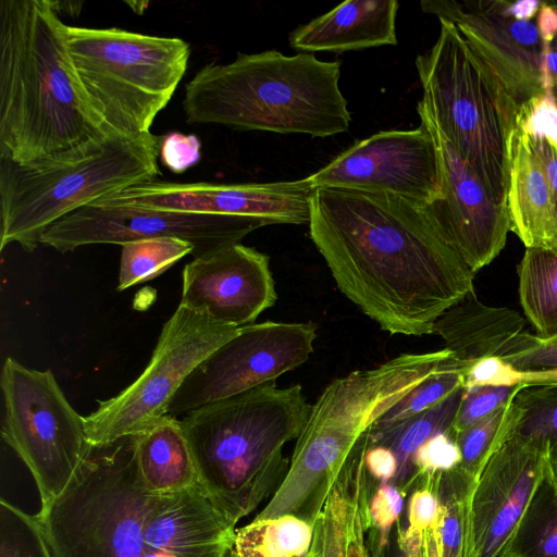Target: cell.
I'll return each instance as SVG.
<instances>
[{
    "mask_svg": "<svg viewBox=\"0 0 557 557\" xmlns=\"http://www.w3.org/2000/svg\"><path fill=\"white\" fill-rule=\"evenodd\" d=\"M453 360L446 348L401 354L330 382L310 407L283 482L255 519L294 515L314 524L362 434Z\"/></svg>",
    "mask_w": 557,
    "mask_h": 557,
    "instance_id": "6",
    "label": "cell"
},
{
    "mask_svg": "<svg viewBox=\"0 0 557 557\" xmlns=\"http://www.w3.org/2000/svg\"><path fill=\"white\" fill-rule=\"evenodd\" d=\"M460 462L461 454L453 429L429 438L414 456L418 475L450 471Z\"/></svg>",
    "mask_w": 557,
    "mask_h": 557,
    "instance_id": "38",
    "label": "cell"
},
{
    "mask_svg": "<svg viewBox=\"0 0 557 557\" xmlns=\"http://www.w3.org/2000/svg\"><path fill=\"white\" fill-rule=\"evenodd\" d=\"M66 46L88 103L110 136L150 133L186 73L178 37L66 24Z\"/></svg>",
    "mask_w": 557,
    "mask_h": 557,
    "instance_id": "8",
    "label": "cell"
},
{
    "mask_svg": "<svg viewBox=\"0 0 557 557\" xmlns=\"http://www.w3.org/2000/svg\"><path fill=\"white\" fill-rule=\"evenodd\" d=\"M224 557H237V555L234 553V550L231 548L225 555Z\"/></svg>",
    "mask_w": 557,
    "mask_h": 557,
    "instance_id": "48",
    "label": "cell"
},
{
    "mask_svg": "<svg viewBox=\"0 0 557 557\" xmlns=\"http://www.w3.org/2000/svg\"><path fill=\"white\" fill-rule=\"evenodd\" d=\"M513 397L500 409L456 434L461 454L459 467L475 480L479 479L490 458L512 433Z\"/></svg>",
    "mask_w": 557,
    "mask_h": 557,
    "instance_id": "30",
    "label": "cell"
},
{
    "mask_svg": "<svg viewBox=\"0 0 557 557\" xmlns=\"http://www.w3.org/2000/svg\"><path fill=\"white\" fill-rule=\"evenodd\" d=\"M542 2L423 0L420 7L424 13L456 25L519 108L548 94Z\"/></svg>",
    "mask_w": 557,
    "mask_h": 557,
    "instance_id": "12",
    "label": "cell"
},
{
    "mask_svg": "<svg viewBox=\"0 0 557 557\" xmlns=\"http://www.w3.org/2000/svg\"><path fill=\"white\" fill-rule=\"evenodd\" d=\"M38 517L55 557H224L236 531L200 484L172 494L148 490L136 435L90 445Z\"/></svg>",
    "mask_w": 557,
    "mask_h": 557,
    "instance_id": "2",
    "label": "cell"
},
{
    "mask_svg": "<svg viewBox=\"0 0 557 557\" xmlns=\"http://www.w3.org/2000/svg\"><path fill=\"white\" fill-rule=\"evenodd\" d=\"M417 112L433 133L442 169V197L424 210L444 240L475 273L506 245L510 232L507 202L498 199L460 157L421 100Z\"/></svg>",
    "mask_w": 557,
    "mask_h": 557,
    "instance_id": "17",
    "label": "cell"
},
{
    "mask_svg": "<svg viewBox=\"0 0 557 557\" xmlns=\"http://www.w3.org/2000/svg\"><path fill=\"white\" fill-rule=\"evenodd\" d=\"M350 494V521L347 557H371L364 524V483L360 475L347 478Z\"/></svg>",
    "mask_w": 557,
    "mask_h": 557,
    "instance_id": "41",
    "label": "cell"
},
{
    "mask_svg": "<svg viewBox=\"0 0 557 557\" xmlns=\"http://www.w3.org/2000/svg\"><path fill=\"white\" fill-rule=\"evenodd\" d=\"M498 557H557V485L548 469Z\"/></svg>",
    "mask_w": 557,
    "mask_h": 557,
    "instance_id": "28",
    "label": "cell"
},
{
    "mask_svg": "<svg viewBox=\"0 0 557 557\" xmlns=\"http://www.w3.org/2000/svg\"><path fill=\"white\" fill-rule=\"evenodd\" d=\"M522 383V371L499 357H486L470 363L462 373V387L516 386Z\"/></svg>",
    "mask_w": 557,
    "mask_h": 557,
    "instance_id": "39",
    "label": "cell"
},
{
    "mask_svg": "<svg viewBox=\"0 0 557 557\" xmlns=\"http://www.w3.org/2000/svg\"><path fill=\"white\" fill-rule=\"evenodd\" d=\"M313 322L251 323L207 357L174 395L168 414H186L206 405L264 385L305 363L313 351Z\"/></svg>",
    "mask_w": 557,
    "mask_h": 557,
    "instance_id": "13",
    "label": "cell"
},
{
    "mask_svg": "<svg viewBox=\"0 0 557 557\" xmlns=\"http://www.w3.org/2000/svg\"><path fill=\"white\" fill-rule=\"evenodd\" d=\"M523 384L516 386H475L465 388L456 414L453 431L455 434L488 417L505 406Z\"/></svg>",
    "mask_w": 557,
    "mask_h": 557,
    "instance_id": "37",
    "label": "cell"
},
{
    "mask_svg": "<svg viewBox=\"0 0 557 557\" xmlns=\"http://www.w3.org/2000/svg\"><path fill=\"white\" fill-rule=\"evenodd\" d=\"M517 370L543 371L557 368V336L543 339L534 335L531 346L503 359Z\"/></svg>",
    "mask_w": 557,
    "mask_h": 557,
    "instance_id": "42",
    "label": "cell"
},
{
    "mask_svg": "<svg viewBox=\"0 0 557 557\" xmlns=\"http://www.w3.org/2000/svg\"><path fill=\"white\" fill-rule=\"evenodd\" d=\"M0 557H55L38 515L0 500Z\"/></svg>",
    "mask_w": 557,
    "mask_h": 557,
    "instance_id": "33",
    "label": "cell"
},
{
    "mask_svg": "<svg viewBox=\"0 0 557 557\" xmlns=\"http://www.w3.org/2000/svg\"><path fill=\"white\" fill-rule=\"evenodd\" d=\"M313 541L314 524L284 515L236 529L232 549L237 557H308Z\"/></svg>",
    "mask_w": 557,
    "mask_h": 557,
    "instance_id": "27",
    "label": "cell"
},
{
    "mask_svg": "<svg viewBox=\"0 0 557 557\" xmlns=\"http://www.w3.org/2000/svg\"><path fill=\"white\" fill-rule=\"evenodd\" d=\"M548 472L557 485V440H555L548 448Z\"/></svg>",
    "mask_w": 557,
    "mask_h": 557,
    "instance_id": "46",
    "label": "cell"
},
{
    "mask_svg": "<svg viewBox=\"0 0 557 557\" xmlns=\"http://www.w3.org/2000/svg\"><path fill=\"white\" fill-rule=\"evenodd\" d=\"M468 366L454 359L449 364L418 384L376 422L380 424L396 423L433 408L462 386V373Z\"/></svg>",
    "mask_w": 557,
    "mask_h": 557,
    "instance_id": "34",
    "label": "cell"
},
{
    "mask_svg": "<svg viewBox=\"0 0 557 557\" xmlns=\"http://www.w3.org/2000/svg\"><path fill=\"white\" fill-rule=\"evenodd\" d=\"M517 271L520 304L536 336H557V256L525 248Z\"/></svg>",
    "mask_w": 557,
    "mask_h": 557,
    "instance_id": "26",
    "label": "cell"
},
{
    "mask_svg": "<svg viewBox=\"0 0 557 557\" xmlns=\"http://www.w3.org/2000/svg\"><path fill=\"white\" fill-rule=\"evenodd\" d=\"M310 407L300 384L270 382L184 414L199 484L236 523L283 482L289 460L282 448L298 437Z\"/></svg>",
    "mask_w": 557,
    "mask_h": 557,
    "instance_id": "5",
    "label": "cell"
},
{
    "mask_svg": "<svg viewBox=\"0 0 557 557\" xmlns=\"http://www.w3.org/2000/svg\"><path fill=\"white\" fill-rule=\"evenodd\" d=\"M366 476V529L372 528L386 537L404 516L406 495L392 483L375 482L367 473Z\"/></svg>",
    "mask_w": 557,
    "mask_h": 557,
    "instance_id": "36",
    "label": "cell"
},
{
    "mask_svg": "<svg viewBox=\"0 0 557 557\" xmlns=\"http://www.w3.org/2000/svg\"><path fill=\"white\" fill-rule=\"evenodd\" d=\"M117 290L152 280L187 255H194L189 242L176 237L147 238L121 245Z\"/></svg>",
    "mask_w": 557,
    "mask_h": 557,
    "instance_id": "29",
    "label": "cell"
},
{
    "mask_svg": "<svg viewBox=\"0 0 557 557\" xmlns=\"http://www.w3.org/2000/svg\"><path fill=\"white\" fill-rule=\"evenodd\" d=\"M239 329L178 305L164 323L143 373L117 395L99 400L98 408L84 417L88 443L98 446L136 435L168 414L188 375Z\"/></svg>",
    "mask_w": 557,
    "mask_h": 557,
    "instance_id": "11",
    "label": "cell"
},
{
    "mask_svg": "<svg viewBox=\"0 0 557 557\" xmlns=\"http://www.w3.org/2000/svg\"><path fill=\"white\" fill-rule=\"evenodd\" d=\"M440 25L435 44L416 59L421 101L460 157L507 202L509 138L518 107L456 25L447 20Z\"/></svg>",
    "mask_w": 557,
    "mask_h": 557,
    "instance_id": "7",
    "label": "cell"
},
{
    "mask_svg": "<svg viewBox=\"0 0 557 557\" xmlns=\"http://www.w3.org/2000/svg\"><path fill=\"white\" fill-rule=\"evenodd\" d=\"M52 0L0 1V159L64 164L110 136L91 110Z\"/></svg>",
    "mask_w": 557,
    "mask_h": 557,
    "instance_id": "3",
    "label": "cell"
},
{
    "mask_svg": "<svg viewBox=\"0 0 557 557\" xmlns=\"http://www.w3.org/2000/svg\"><path fill=\"white\" fill-rule=\"evenodd\" d=\"M314 187L307 177L270 183H177L153 180L91 203L246 216L270 224H309Z\"/></svg>",
    "mask_w": 557,
    "mask_h": 557,
    "instance_id": "16",
    "label": "cell"
},
{
    "mask_svg": "<svg viewBox=\"0 0 557 557\" xmlns=\"http://www.w3.org/2000/svg\"><path fill=\"white\" fill-rule=\"evenodd\" d=\"M396 0H347L288 37L289 46L301 52H345L397 45Z\"/></svg>",
    "mask_w": 557,
    "mask_h": 557,
    "instance_id": "23",
    "label": "cell"
},
{
    "mask_svg": "<svg viewBox=\"0 0 557 557\" xmlns=\"http://www.w3.org/2000/svg\"><path fill=\"white\" fill-rule=\"evenodd\" d=\"M339 76V61L313 53H238L199 69L182 107L188 124L325 138L347 132L351 121Z\"/></svg>",
    "mask_w": 557,
    "mask_h": 557,
    "instance_id": "4",
    "label": "cell"
},
{
    "mask_svg": "<svg viewBox=\"0 0 557 557\" xmlns=\"http://www.w3.org/2000/svg\"><path fill=\"white\" fill-rule=\"evenodd\" d=\"M267 224L253 218L211 215L133 206L88 203L67 213L40 237V244L59 252L94 244L176 237L194 245L193 257L239 243Z\"/></svg>",
    "mask_w": 557,
    "mask_h": 557,
    "instance_id": "14",
    "label": "cell"
},
{
    "mask_svg": "<svg viewBox=\"0 0 557 557\" xmlns=\"http://www.w3.org/2000/svg\"><path fill=\"white\" fill-rule=\"evenodd\" d=\"M309 557V556H308Z\"/></svg>",
    "mask_w": 557,
    "mask_h": 557,
    "instance_id": "49",
    "label": "cell"
},
{
    "mask_svg": "<svg viewBox=\"0 0 557 557\" xmlns=\"http://www.w3.org/2000/svg\"><path fill=\"white\" fill-rule=\"evenodd\" d=\"M162 136H112L91 157L64 164L23 165L0 159V249L33 251L54 222L85 205L157 180Z\"/></svg>",
    "mask_w": 557,
    "mask_h": 557,
    "instance_id": "9",
    "label": "cell"
},
{
    "mask_svg": "<svg viewBox=\"0 0 557 557\" xmlns=\"http://www.w3.org/2000/svg\"><path fill=\"white\" fill-rule=\"evenodd\" d=\"M1 435L32 473L46 508L66 488L90 444L84 417L66 399L50 370L8 357L1 371Z\"/></svg>",
    "mask_w": 557,
    "mask_h": 557,
    "instance_id": "10",
    "label": "cell"
},
{
    "mask_svg": "<svg viewBox=\"0 0 557 557\" xmlns=\"http://www.w3.org/2000/svg\"><path fill=\"white\" fill-rule=\"evenodd\" d=\"M516 122L548 176L557 209V108L550 96L547 94L519 107Z\"/></svg>",
    "mask_w": 557,
    "mask_h": 557,
    "instance_id": "32",
    "label": "cell"
},
{
    "mask_svg": "<svg viewBox=\"0 0 557 557\" xmlns=\"http://www.w3.org/2000/svg\"><path fill=\"white\" fill-rule=\"evenodd\" d=\"M523 384H557V368L543 371H522Z\"/></svg>",
    "mask_w": 557,
    "mask_h": 557,
    "instance_id": "45",
    "label": "cell"
},
{
    "mask_svg": "<svg viewBox=\"0 0 557 557\" xmlns=\"http://www.w3.org/2000/svg\"><path fill=\"white\" fill-rule=\"evenodd\" d=\"M475 482L459 466L417 478L396 523L405 557H476L471 517Z\"/></svg>",
    "mask_w": 557,
    "mask_h": 557,
    "instance_id": "20",
    "label": "cell"
},
{
    "mask_svg": "<svg viewBox=\"0 0 557 557\" xmlns=\"http://www.w3.org/2000/svg\"><path fill=\"white\" fill-rule=\"evenodd\" d=\"M546 73L548 95L557 108V30L546 40Z\"/></svg>",
    "mask_w": 557,
    "mask_h": 557,
    "instance_id": "44",
    "label": "cell"
},
{
    "mask_svg": "<svg viewBox=\"0 0 557 557\" xmlns=\"http://www.w3.org/2000/svg\"><path fill=\"white\" fill-rule=\"evenodd\" d=\"M182 280L180 305L226 325L253 323L277 299L269 256L240 243L194 258Z\"/></svg>",
    "mask_w": 557,
    "mask_h": 557,
    "instance_id": "18",
    "label": "cell"
},
{
    "mask_svg": "<svg viewBox=\"0 0 557 557\" xmlns=\"http://www.w3.org/2000/svg\"><path fill=\"white\" fill-rule=\"evenodd\" d=\"M511 434L548 446L557 440V384H523L512 399Z\"/></svg>",
    "mask_w": 557,
    "mask_h": 557,
    "instance_id": "31",
    "label": "cell"
},
{
    "mask_svg": "<svg viewBox=\"0 0 557 557\" xmlns=\"http://www.w3.org/2000/svg\"><path fill=\"white\" fill-rule=\"evenodd\" d=\"M310 237L339 290L393 335L433 334L435 321L474 290V273L424 208L345 188H315Z\"/></svg>",
    "mask_w": 557,
    "mask_h": 557,
    "instance_id": "1",
    "label": "cell"
},
{
    "mask_svg": "<svg viewBox=\"0 0 557 557\" xmlns=\"http://www.w3.org/2000/svg\"><path fill=\"white\" fill-rule=\"evenodd\" d=\"M366 540L371 557H405L398 541V530L395 524L386 537L372 529H366Z\"/></svg>",
    "mask_w": 557,
    "mask_h": 557,
    "instance_id": "43",
    "label": "cell"
},
{
    "mask_svg": "<svg viewBox=\"0 0 557 557\" xmlns=\"http://www.w3.org/2000/svg\"><path fill=\"white\" fill-rule=\"evenodd\" d=\"M200 140L194 135L169 133L161 138V162L172 172L182 173L200 160Z\"/></svg>",
    "mask_w": 557,
    "mask_h": 557,
    "instance_id": "40",
    "label": "cell"
},
{
    "mask_svg": "<svg viewBox=\"0 0 557 557\" xmlns=\"http://www.w3.org/2000/svg\"><path fill=\"white\" fill-rule=\"evenodd\" d=\"M137 463L151 492L172 494L199 484L193 453L181 420L165 414L136 434Z\"/></svg>",
    "mask_w": 557,
    "mask_h": 557,
    "instance_id": "24",
    "label": "cell"
},
{
    "mask_svg": "<svg viewBox=\"0 0 557 557\" xmlns=\"http://www.w3.org/2000/svg\"><path fill=\"white\" fill-rule=\"evenodd\" d=\"M314 188H345L394 196L425 208L442 197L437 145L429 126L382 131L356 141L307 176Z\"/></svg>",
    "mask_w": 557,
    "mask_h": 557,
    "instance_id": "15",
    "label": "cell"
},
{
    "mask_svg": "<svg viewBox=\"0 0 557 557\" xmlns=\"http://www.w3.org/2000/svg\"><path fill=\"white\" fill-rule=\"evenodd\" d=\"M463 393L465 388L461 386L442 403L420 414L391 424L375 422L369 428L370 434L396 455L398 472L392 484L406 496L418 476L416 453L432 436L453 429Z\"/></svg>",
    "mask_w": 557,
    "mask_h": 557,
    "instance_id": "25",
    "label": "cell"
},
{
    "mask_svg": "<svg viewBox=\"0 0 557 557\" xmlns=\"http://www.w3.org/2000/svg\"><path fill=\"white\" fill-rule=\"evenodd\" d=\"M524 326V319L516 310L487 306L472 290L435 321L433 334L443 338L457 361L470 364L527 350L534 335Z\"/></svg>",
    "mask_w": 557,
    "mask_h": 557,
    "instance_id": "21",
    "label": "cell"
},
{
    "mask_svg": "<svg viewBox=\"0 0 557 557\" xmlns=\"http://www.w3.org/2000/svg\"><path fill=\"white\" fill-rule=\"evenodd\" d=\"M548 448L511 434L487 461L471 496L476 557H498L547 472Z\"/></svg>",
    "mask_w": 557,
    "mask_h": 557,
    "instance_id": "19",
    "label": "cell"
},
{
    "mask_svg": "<svg viewBox=\"0 0 557 557\" xmlns=\"http://www.w3.org/2000/svg\"><path fill=\"white\" fill-rule=\"evenodd\" d=\"M309 557H321V541H320V536H319V533L317 532L315 528H314L313 546L309 554Z\"/></svg>",
    "mask_w": 557,
    "mask_h": 557,
    "instance_id": "47",
    "label": "cell"
},
{
    "mask_svg": "<svg viewBox=\"0 0 557 557\" xmlns=\"http://www.w3.org/2000/svg\"><path fill=\"white\" fill-rule=\"evenodd\" d=\"M350 521V494L341 471L314 522L321 541V557H347Z\"/></svg>",
    "mask_w": 557,
    "mask_h": 557,
    "instance_id": "35",
    "label": "cell"
},
{
    "mask_svg": "<svg viewBox=\"0 0 557 557\" xmlns=\"http://www.w3.org/2000/svg\"><path fill=\"white\" fill-rule=\"evenodd\" d=\"M507 207L510 231L525 248H540L557 256L554 190L539 157L516 120L509 138Z\"/></svg>",
    "mask_w": 557,
    "mask_h": 557,
    "instance_id": "22",
    "label": "cell"
}]
</instances>
